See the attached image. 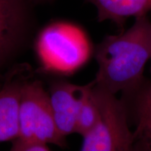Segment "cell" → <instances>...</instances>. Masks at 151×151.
Returning <instances> with one entry per match:
<instances>
[{"mask_svg": "<svg viewBox=\"0 0 151 151\" xmlns=\"http://www.w3.org/2000/svg\"><path fill=\"white\" fill-rule=\"evenodd\" d=\"M87 84H73L62 80L52 82L48 91L57 127L63 137L76 131L77 119Z\"/></svg>", "mask_w": 151, "mask_h": 151, "instance_id": "obj_6", "label": "cell"}, {"mask_svg": "<svg viewBox=\"0 0 151 151\" xmlns=\"http://www.w3.org/2000/svg\"><path fill=\"white\" fill-rule=\"evenodd\" d=\"M2 83H3V80L0 81V89H1V86H2Z\"/></svg>", "mask_w": 151, "mask_h": 151, "instance_id": "obj_13", "label": "cell"}, {"mask_svg": "<svg viewBox=\"0 0 151 151\" xmlns=\"http://www.w3.org/2000/svg\"><path fill=\"white\" fill-rule=\"evenodd\" d=\"M97 11V20H111L123 31L125 22L131 17L146 16L151 11V0H85Z\"/></svg>", "mask_w": 151, "mask_h": 151, "instance_id": "obj_9", "label": "cell"}, {"mask_svg": "<svg viewBox=\"0 0 151 151\" xmlns=\"http://www.w3.org/2000/svg\"><path fill=\"white\" fill-rule=\"evenodd\" d=\"M121 99L134 124L133 151H151V81L145 79L135 89L122 94Z\"/></svg>", "mask_w": 151, "mask_h": 151, "instance_id": "obj_8", "label": "cell"}, {"mask_svg": "<svg viewBox=\"0 0 151 151\" xmlns=\"http://www.w3.org/2000/svg\"><path fill=\"white\" fill-rule=\"evenodd\" d=\"M150 62H151V59H150ZM150 73H151V67H150Z\"/></svg>", "mask_w": 151, "mask_h": 151, "instance_id": "obj_14", "label": "cell"}, {"mask_svg": "<svg viewBox=\"0 0 151 151\" xmlns=\"http://www.w3.org/2000/svg\"><path fill=\"white\" fill-rule=\"evenodd\" d=\"M93 82L87 84L83 99L79 110L76 133L83 136L92 129L99 118V110L92 90Z\"/></svg>", "mask_w": 151, "mask_h": 151, "instance_id": "obj_10", "label": "cell"}, {"mask_svg": "<svg viewBox=\"0 0 151 151\" xmlns=\"http://www.w3.org/2000/svg\"><path fill=\"white\" fill-rule=\"evenodd\" d=\"M27 66L16 65L7 71L0 89V143L19 137V104Z\"/></svg>", "mask_w": 151, "mask_h": 151, "instance_id": "obj_7", "label": "cell"}, {"mask_svg": "<svg viewBox=\"0 0 151 151\" xmlns=\"http://www.w3.org/2000/svg\"><path fill=\"white\" fill-rule=\"evenodd\" d=\"M35 6L39 4H45L51 3L54 0H31Z\"/></svg>", "mask_w": 151, "mask_h": 151, "instance_id": "obj_12", "label": "cell"}, {"mask_svg": "<svg viewBox=\"0 0 151 151\" xmlns=\"http://www.w3.org/2000/svg\"><path fill=\"white\" fill-rule=\"evenodd\" d=\"M19 139L28 142L67 146L52 113L48 91L41 81L24 80L19 104Z\"/></svg>", "mask_w": 151, "mask_h": 151, "instance_id": "obj_4", "label": "cell"}, {"mask_svg": "<svg viewBox=\"0 0 151 151\" xmlns=\"http://www.w3.org/2000/svg\"><path fill=\"white\" fill-rule=\"evenodd\" d=\"M98 69L93 82L113 94H125L145 80L143 72L151 59V22L137 17L132 27L107 35L94 49Z\"/></svg>", "mask_w": 151, "mask_h": 151, "instance_id": "obj_1", "label": "cell"}, {"mask_svg": "<svg viewBox=\"0 0 151 151\" xmlns=\"http://www.w3.org/2000/svg\"><path fill=\"white\" fill-rule=\"evenodd\" d=\"M31 0H0V77L35 39L37 18ZM1 81V80H0Z\"/></svg>", "mask_w": 151, "mask_h": 151, "instance_id": "obj_5", "label": "cell"}, {"mask_svg": "<svg viewBox=\"0 0 151 151\" xmlns=\"http://www.w3.org/2000/svg\"><path fill=\"white\" fill-rule=\"evenodd\" d=\"M92 90L99 118L93 128L83 136L81 151H133V132L123 101L94 82Z\"/></svg>", "mask_w": 151, "mask_h": 151, "instance_id": "obj_3", "label": "cell"}, {"mask_svg": "<svg viewBox=\"0 0 151 151\" xmlns=\"http://www.w3.org/2000/svg\"><path fill=\"white\" fill-rule=\"evenodd\" d=\"M9 151H51L47 145L22 141L17 139L13 141Z\"/></svg>", "mask_w": 151, "mask_h": 151, "instance_id": "obj_11", "label": "cell"}, {"mask_svg": "<svg viewBox=\"0 0 151 151\" xmlns=\"http://www.w3.org/2000/svg\"><path fill=\"white\" fill-rule=\"evenodd\" d=\"M35 48L41 69L68 75L83 67L93 51L86 32L76 24L54 21L36 35Z\"/></svg>", "mask_w": 151, "mask_h": 151, "instance_id": "obj_2", "label": "cell"}]
</instances>
